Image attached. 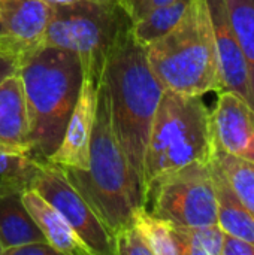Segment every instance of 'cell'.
I'll list each match as a JSON object with an SVG mask.
<instances>
[{
  "label": "cell",
  "mask_w": 254,
  "mask_h": 255,
  "mask_svg": "<svg viewBox=\"0 0 254 255\" xmlns=\"http://www.w3.org/2000/svg\"><path fill=\"white\" fill-rule=\"evenodd\" d=\"M16 73L28 115L30 155L46 160L58 148L76 103L82 63L72 51L42 43L21 57Z\"/></svg>",
  "instance_id": "7a4b0ae2"
},
{
  "label": "cell",
  "mask_w": 254,
  "mask_h": 255,
  "mask_svg": "<svg viewBox=\"0 0 254 255\" xmlns=\"http://www.w3.org/2000/svg\"><path fill=\"white\" fill-rule=\"evenodd\" d=\"M34 164V157L0 148V176L27 175Z\"/></svg>",
  "instance_id": "603a6c76"
},
{
  "label": "cell",
  "mask_w": 254,
  "mask_h": 255,
  "mask_svg": "<svg viewBox=\"0 0 254 255\" xmlns=\"http://www.w3.org/2000/svg\"><path fill=\"white\" fill-rule=\"evenodd\" d=\"M22 200L25 209L45 236L46 242L52 245L60 254L93 255L76 235V232L72 229V226L37 191H34L33 188H27L24 191Z\"/></svg>",
  "instance_id": "9a60e30c"
},
{
  "label": "cell",
  "mask_w": 254,
  "mask_h": 255,
  "mask_svg": "<svg viewBox=\"0 0 254 255\" xmlns=\"http://www.w3.org/2000/svg\"><path fill=\"white\" fill-rule=\"evenodd\" d=\"M99 82L91 76L82 79V85L63 133L58 148L46 158L61 167L87 170L90 140L96 118Z\"/></svg>",
  "instance_id": "30bf717a"
},
{
  "label": "cell",
  "mask_w": 254,
  "mask_h": 255,
  "mask_svg": "<svg viewBox=\"0 0 254 255\" xmlns=\"http://www.w3.org/2000/svg\"><path fill=\"white\" fill-rule=\"evenodd\" d=\"M210 21L214 33L222 91H234L246 99L252 106V91L247 61L243 55L235 31L232 28L226 1L207 0Z\"/></svg>",
  "instance_id": "8fae6325"
},
{
  "label": "cell",
  "mask_w": 254,
  "mask_h": 255,
  "mask_svg": "<svg viewBox=\"0 0 254 255\" xmlns=\"http://www.w3.org/2000/svg\"><path fill=\"white\" fill-rule=\"evenodd\" d=\"M214 154L210 109L202 96L165 90L150 130L144 160L147 185L193 161L210 163Z\"/></svg>",
  "instance_id": "5b68a950"
},
{
  "label": "cell",
  "mask_w": 254,
  "mask_h": 255,
  "mask_svg": "<svg viewBox=\"0 0 254 255\" xmlns=\"http://www.w3.org/2000/svg\"><path fill=\"white\" fill-rule=\"evenodd\" d=\"M1 250H3V247H1V244H0V255H1Z\"/></svg>",
  "instance_id": "f1b7e54d"
},
{
  "label": "cell",
  "mask_w": 254,
  "mask_h": 255,
  "mask_svg": "<svg viewBox=\"0 0 254 255\" xmlns=\"http://www.w3.org/2000/svg\"><path fill=\"white\" fill-rule=\"evenodd\" d=\"M30 173L31 170L27 175L0 176V244L3 250L33 241L46 242L22 200Z\"/></svg>",
  "instance_id": "7c38bea8"
},
{
  "label": "cell",
  "mask_w": 254,
  "mask_h": 255,
  "mask_svg": "<svg viewBox=\"0 0 254 255\" xmlns=\"http://www.w3.org/2000/svg\"><path fill=\"white\" fill-rule=\"evenodd\" d=\"M145 1H147V0H126L127 7H129V10H130L132 16H133V21L141 15V12H142V7H144Z\"/></svg>",
  "instance_id": "4316f807"
},
{
  "label": "cell",
  "mask_w": 254,
  "mask_h": 255,
  "mask_svg": "<svg viewBox=\"0 0 254 255\" xmlns=\"http://www.w3.org/2000/svg\"><path fill=\"white\" fill-rule=\"evenodd\" d=\"M214 151L254 161V109L234 91H219L210 111Z\"/></svg>",
  "instance_id": "9c48e42d"
},
{
  "label": "cell",
  "mask_w": 254,
  "mask_h": 255,
  "mask_svg": "<svg viewBox=\"0 0 254 255\" xmlns=\"http://www.w3.org/2000/svg\"><path fill=\"white\" fill-rule=\"evenodd\" d=\"M174 226L217 223V197L210 163L193 161L153 179L145 190V208Z\"/></svg>",
  "instance_id": "52a82bcc"
},
{
  "label": "cell",
  "mask_w": 254,
  "mask_h": 255,
  "mask_svg": "<svg viewBox=\"0 0 254 255\" xmlns=\"http://www.w3.org/2000/svg\"><path fill=\"white\" fill-rule=\"evenodd\" d=\"M0 148L30 154L28 115L16 72L0 82Z\"/></svg>",
  "instance_id": "5bb4252c"
},
{
  "label": "cell",
  "mask_w": 254,
  "mask_h": 255,
  "mask_svg": "<svg viewBox=\"0 0 254 255\" xmlns=\"http://www.w3.org/2000/svg\"><path fill=\"white\" fill-rule=\"evenodd\" d=\"M112 130L124 152L130 170L133 194L138 206H145L144 160L153 120L165 91L151 70L145 46L132 28L111 49L103 73Z\"/></svg>",
  "instance_id": "6da1fadb"
},
{
  "label": "cell",
  "mask_w": 254,
  "mask_h": 255,
  "mask_svg": "<svg viewBox=\"0 0 254 255\" xmlns=\"http://www.w3.org/2000/svg\"><path fill=\"white\" fill-rule=\"evenodd\" d=\"M211 161L222 170L234 193L254 217V161L214 151Z\"/></svg>",
  "instance_id": "d6986e66"
},
{
  "label": "cell",
  "mask_w": 254,
  "mask_h": 255,
  "mask_svg": "<svg viewBox=\"0 0 254 255\" xmlns=\"http://www.w3.org/2000/svg\"><path fill=\"white\" fill-rule=\"evenodd\" d=\"M132 224L138 229L153 255H178L175 245L172 224L154 215L145 206L135 208Z\"/></svg>",
  "instance_id": "44dd1931"
},
{
  "label": "cell",
  "mask_w": 254,
  "mask_h": 255,
  "mask_svg": "<svg viewBox=\"0 0 254 255\" xmlns=\"http://www.w3.org/2000/svg\"><path fill=\"white\" fill-rule=\"evenodd\" d=\"M210 170L217 197V224L228 235L254 244V217L234 193L222 170L210 160Z\"/></svg>",
  "instance_id": "2e32d148"
},
{
  "label": "cell",
  "mask_w": 254,
  "mask_h": 255,
  "mask_svg": "<svg viewBox=\"0 0 254 255\" xmlns=\"http://www.w3.org/2000/svg\"><path fill=\"white\" fill-rule=\"evenodd\" d=\"M232 28L247 61L254 109V0H225Z\"/></svg>",
  "instance_id": "ffe728a7"
},
{
  "label": "cell",
  "mask_w": 254,
  "mask_h": 255,
  "mask_svg": "<svg viewBox=\"0 0 254 255\" xmlns=\"http://www.w3.org/2000/svg\"><path fill=\"white\" fill-rule=\"evenodd\" d=\"M51 16L52 4L45 0H0L1 25L21 57L42 45Z\"/></svg>",
  "instance_id": "4fadbf2b"
},
{
  "label": "cell",
  "mask_w": 254,
  "mask_h": 255,
  "mask_svg": "<svg viewBox=\"0 0 254 255\" xmlns=\"http://www.w3.org/2000/svg\"><path fill=\"white\" fill-rule=\"evenodd\" d=\"M145 54L165 90L190 96L222 91L207 0H192L181 21L163 37L147 45Z\"/></svg>",
  "instance_id": "3957f363"
},
{
  "label": "cell",
  "mask_w": 254,
  "mask_h": 255,
  "mask_svg": "<svg viewBox=\"0 0 254 255\" xmlns=\"http://www.w3.org/2000/svg\"><path fill=\"white\" fill-rule=\"evenodd\" d=\"M19 58L21 55L13 43L7 37L0 39V82L18 70Z\"/></svg>",
  "instance_id": "cb8c5ba5"
},
{
  "label": "cell",
  "mask_w": 254,
  "mask_h": 255,
  "mask_svg": "<svg viewBox=\"0 0 254 255\" xmlns=\"http://www.w3.org/2000/svg\"><path fill=\"white\" fill-rule=\"evenodd\" d=\"M132 25L126 0H76L52 6L42 43L75 52L84 75L100 81L111 49Z\"/></svg>",
  "instance_id": "8992f818"
},
{
  "label": "cell",
  "mask_w": 254,
  "mask_h": 255,
  "mask_svg": "<svg viewBox=\"0 0 254 255\" xmlns=\"http://www.w3.org/2000/svg\"><path fill=\"white\" fill-rule=\"evenodd\" d=\"M192 0H175L169 4L147 10L132 25L135 39L147 46L169 33L184 16Z\"/></svg>",
  "instance_id": "e0dca14e"
},
{
  "label": "cell",
  "mask_w": 254,
  "mask_h": 255,
  "mask_svg": "<svg viewBox=\"0 0 254 255\" xmlns=\"http://www.w3.org/2000/svg\"><path fill=\"white\" fill-rule=\"evenodd\" d=\"M1 255H60V253L48 242L33 241L1 250Z\"/></svg>",
  "instance_id": "d4e9b609"
},
{
  "label": "cell",
  "mask_w": 254,
  "mask_h": 255,
  "mask_svg": "<svg viewBox=\"0 0 254 255\" xmlns=\"http://www.w3.org/2000/svg\"><path fill=\"white\" fill-rule=\"evenodd\" d=\"M28 188L37 191L72 226L93 255H115L114 235L82 194L72 185L61 166L34 158Z\"/></svg>",
  "instance_id": "ba28073f"
},
{
  "label": "cell",
  "mask_w": 254,
  "mask_h": 255,
  "mask_svg": "<svg viewBox=\"0 0 254 255\" xmlns=\"http://www.w3.org/2000/svg\"><path fill=\"white\" fill-rule=\"evenodd\" d=\"M3 37H6V31H4V28L1 25V21H0V39H3Z\"/></svg>",
  "instance_id": "83f0119b"
},
{
  "label": "cell",
  "mask_w": 254,
  "mask_h": 255,
  "mask_svg": "<svg viewBox=\"0 0 254 255\" xmlns=\"http://www.w3.org/2000/svg\"><path fill=\"white\" fill-rule=\"evenodd\" d=\"M222 255H254V244L225 233Z\"/></svg>",
  "instance_id": "484cf974"
},
{
  "label": "cell",
  "mask_w": 254,
  "mask_h": 255,
  "mask_svg": "<svg viewBox=\"0 0 254 255\" xmlns=\"http://www.w3.org/2000/svg\"><path fill=\"white\" fill-rule=\"evenodd\" d=\"M115 255H153L147 242L130 223L114 233Z\"/></svg>",
  "instance_id": "7402d4cb"
},
{
  "label": "cell",
  "mask_w": 254,
  "mask_h": 255,
  "mask_svg": "<svg viewBox=\"0 0 254 255\" xmlns=\"http://www.w3.org/2000/svg\"><path fill=\"white\" fill-rule=\"evenodd\" d=\"M172 233L178 255H222L225 232L216 224L207 226H174Z\"/></svg>",
  "instance_id": "ac0fdd59"
},
{
  "label": "cell",
  "mask_w": 254,
  "mask_h": 255,
  "mask_svg": "<svg viewBox=\"0 0 254 255\" xmlns=\"http://www.w3.org/2000/svg\"><path fill=\"white\" fill-rule=\"evenodd\" d=\"M63 170L112 235L132 223V214L138 205L127 160L112 130L109 100L102 79L97 90L88 167L87 170L63 167Z\"/></svg>",
  "instance_id": "277c9868"
}]
</instances>
